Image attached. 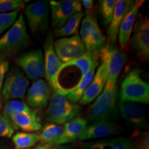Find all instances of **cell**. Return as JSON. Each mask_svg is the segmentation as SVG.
<instances>
[{
	"instance_id": "6da1fadb",
	"label": "cell",
	"mask_w": 149,
	"mask_h": 149,
	"mask_svg": "<svg viewBox=\"0 0 149 149\" xmlns=\"http://www.w3.org/2000/svg\"><path fill=\"white\" fill-rule=\"evenodd\" d=\"M117 83L107 81L103 91L89 107L88 118L91 124L99 122H113L118 117Z\"/></svg>"
},
{
	"instance_id": "7a4b0ae2",
	"label": "cell",
	"mask_w": 149,
	"mask_h": 149,
	"mask_svg": "<svg viewBox=\"0 0 149 149\" xmlns=\"http://www.w3.org/2000/svg\"><path fill=\"white\" fill-rule=\"evenodd\" d=\"M25 20L22 15L0 38V57L8 58L22 51L31 44Z\"/></svg>"
},
{
	"instance_id": "3957f363",
	"label": "cell",
	"mask_w": 149,
	"mask_h": 149,
	"mask_svg": "<svg viewBox=\"0 0 149 149\" xmlns=\"http://www.w3.org/2000/svg\"><path fill=\"white\" fill-rule=\"evenodd\" d=\"M140 74V70L134 68L124 77L120 86V102L149 103V84Z\"/></svg>"
},
{
	"instance_id": "277c9868",
	"label": "cell",
	"mask_w": 149,
	"mask_h": 149,
	"mask_svg": "<svg viewBox=\"0 0 149 149\" xmlns=\"http://www.w3.org/2000/svg\"><path fill=\"white\" fill-rule=\"evenodd\" d=\"M81 111L80 105L68 101L66 95L53 92L44 113V118L48 123L61 125L77 117Z\"/></svg>"
},
{
	"instance_id": "5b68a950",
	"label": "cell",
	"mask_w": 149,
	"mask_h": 149,
	"mask_svg": "<svg viewBox=\"0 0 149 149\" xmlns=\"http://www.w3.org/2000/svg\"><path fill=\"white\" fill-rule=\"evenodd\" d=\"M53 36L52 33H48L44 43V77L48 84L53 89V92L67 95L70 89H65L61 86L59 81L61 66L63 63L59 60L56 55L53 46Z\"/></svg>"
},
{
	"instance_id": "8992f818",
	"label": "cell",
	"mask_w": 149,
	"mask_h": 149,
	"mask_svg": "<svg viewBox=\"0 0 149 149\" xmlns=\"http://www.w3.org/2000/svg\"><path fill=\"white\" fill-rule=\"evenodd\" d=\"M29 80L19 68L12 66L6 75L3 81L1 95L6 101L13 100H24Z\"/></svg>"
},
{
	"instance_id": "52a82bcc",
	"label": "cell",
	"mask_w": 149,
	"mask_h": 149,
	"mask_svg": "<svg viewBox=\"0 0 149 149\" xmlns=\"http://www.w3.org/2000/svg\"><path fill=\"white\" fill-rule=\"evenodd\" d=\"M51 9L47 1H37L31 3L24 8L28 25L33 34L45 33L48 28Z\"/></svg>"
},
{
	"instance_id": "ba28073f",
	"label": "cell",
	"mask_w": 149,
	"mask_h": 149,
	"mask_svg": "<svg viewBox=\"0 0 149 149\" xmlns=\"http://www.w3.org/2000/svg\"><path fill=\"white\" fill-rule=\"evenodd\" d=\"M99 57L106 63L107 70V81L117 83L123 67L127 61V55L119 48L109 43L99 51Z\"/></svg>"
},
{
	"instance_id": "9c48e42d",
	"label": "cell",
	"mask_w": 149,
	"mask_h": 149,
	"mask_svg": "<svg viewBox=\"0 0 149 149\" xmlns=\"http://www.w3.org/2000/svg\"><path fill=\"white\" fill-rule=\"evenodd\" d=\"M15 63L28 79L37 80L44 77V57L42 48L19 55L15 59Z\"/></svg>"
},
{
	"instance_id": "30bf717a",
	"label": "cell",
	"mask_w": 149,
	"mask_h": 149,
	"mask_svg": "<svg viewBox=\"0 0 149 149\" xmlns=\"http://www.w3.org/2000/svg\"><path fill=\"white\" fill-rule=\"evenodd\" d=\"M53 46L56 55L63 64L78 58L86 52V48L78 35L61 37L53 42Z\"/></svg>"
},
{
	"instance_id": "8fae6325",
	"label": "cell",
	"mask_w": 149,
	"mask_h": 149,
	"mask_svg": "<svg viewBox=\"0 0 149 149\" xmlns=\"http://www.w3.org/2000/svg\"><path fill=\"white\" fill-rule=\"evenodd\" d=\"M51 12L52 26L57 29L64 26L69 19L81 11V1L76 0L48 1Z\"/></svg>"
},
{
	"instance_id": "7c38bea8",
	"label": "cell",
	"mask_w": 149,
	"mask_h": 149,
	"mask_svg": "<svg viewBox=\"0 0 149 149\" xmlns=\"http://www.w3.org/2000/svg\"><path fill=\"white\" fill-rule=\"evenodd\" d=\"M130 44L142 60L149 59V21L147 17L139 18L134 25Z\"/></svg>"
},
{
	"instance_id": "4fadbf2b",
	"label": "cell",
	"mask_w": 149,
	"mask_h": 149,
	"mask_svg": "<svg viewBox=\"0 0 149 149\" xmlns=\"http://www.w3.org/2000/svg\"><path fill=\"white\" fill-rule=\"evenodd\" d=\"M49 86L45 80H35L27 93L26 102L28 106L32 110L42 111L48 104L50 98Z\"/></svg>"
},
{
	"instance_id": "5bb4252c",
	"label": "cell",
	"mask_w": 149,
	"mask_h": 149,
	"mask_svg": "<svg viewBox=\"0 0 149 149\" xmlns=\"http://www.w3.org/2000/svg\"><path fill=\"white\" fill-rule=\"evenodd\" d=\"M118 110L121 116L130 126L135 129H146L148 128L144 110L141 106L132 102H120Z\"/></svg>"
},
{
	"instance_id": "9a60e30c",
	"label": "cell",
	"mask_w": 149,
	"mask_h": 149,
	"mask_svg": "<svg viewBox=\"0 0 149 149\" xmlns=\"http://www.w3.org/2000/svg\"><path fill=\"white\" fill-rule=\"evenodd\" d=\"M144 2L145 1H140V0L134 1L131 8L126 14V17L121 24L120 29H119L117 38H118L119 44H120V49L123 52L127 49L129 45L130 38L133 32L136 18H137L139 9Z\"/></svg>"
},
{
	"instance_id": "2e32d148",
	"label": "cell",
	"mask_w": 149,
	"mask_h": 149,
	"mask_svg": "<svg viewBox=\"0 0 149 149\" xmlns=\"http://www.w3.org/2000/svg\"><path fill=\"white\" fill-rule=\"evenodd\" d=\"M107 80V70L106 63L102 61L92 81L85 91L79 103L82 105H87L94 101L103 91Z\"/></svg>"
},
{
	"instance_id": "e0dca14e",
	"label": "cell",
	"mask_w": 149,
	"mask_h": 149,
	"mask_svg": "<svg viewBox=\"0 0 149 149\" xmlns=\"http://www.w3.org/2000/svg\"><path fill=\"white\" fill-rule=\"evenodd\" d=\"M134 1L129 0H119L116 1L115 6L114 13L109 24L107 31L108 43L114 45L117 42V35L120 26L124 17L133 5Z\"/></svg>"
},
{
	"instance_id": "ac0fdd59",
	"label": "cell",
	"mask_w": 149,
	"mask_h": 149,
	"mask_svg": "<svg viewBox=\"0 0 149 149\" xmlns=\"http://www.w3.org/2000/svg\"><path fill=\"white\" fill-rule=\"evenodd\" d=\"M120 132V127L114 122H99L87 125L78 139L84 141L102 138L117 135Z\"/></svg>"
},
{
	"instance_id": "d6986e66",
	"label": "cell",
	"mask_w": 149,
	"mask_h": 149,
	"mask_svg": "<svg viewBox=\"0 0 149 149\" xmlns=\"http://www.w3.org/2000/svg\"><path fill=\"white\" fill-rule=\"evenodd\" d=\"M88 125V122L82 117H77L65 123L59 138L51 146L66 145L78 139L79 136Z\"/></svg>"
},
{
	"instance_id": "ffe728a7",
	"label": "cell",
	"mask_w": 149,
	"mask_h": 149,
	"mask_svg": "<svg viewBox=\"0 0 149 149\" xmlns=\"http://www.w3.org/2000/svg\"><path fill=\"white\" fill-rule=\"evenodd\" d=\"M15 130L21 129L27 133L39 131L42 128L41 118L37 112L33 110L29 113H17L9 117Z\"/></svg>"
},
{
	"instance_id": "44dd1931",
	"label": "cell",
	"mask_w": 149,
	"mask_h": 149,
	"mask_svg": "<svg viewBox=\"0 0 149 149\" xmlns=\"http://www.w3.org/2000/svg\"><path fill=\"white\" fill-rule=\"evenodd\" d=\"M82 147L85 149H136L132 139L126 137L84 142Z\"/></svg>"
},
{
	"instance_id": "7402d4cb",
	"label": "cell",
	"mask_w": 149,
	"mask_h": 149,
	"mask_svg": "<svg viewBox=\"0 0 149 149\" xmlns=\"http://www.w3.org/2000/svg\"><path fill=\"white\" fill-rule=\"evenodd\" d=\"M99 59H100L99 53H93V52L86 51L84 55L80 56L78 58L62 64L61 66L60 72L66 67L75 66L81 70V79L95 64H99Z\"/></svg>"
},
{
	"instance_id": "603a6c76",
	"label": "cell",
	"mask_w": 149,
	"mask_h": 149,
	"mask_svg": "<svg viewBox=\"0 0 149 149\" xmlns=\"http://www.w3.org/2000/svg\"><path fill=\"white\" fill-rule=\"evenodd\" d=\"M97 66L98 64H95L91 68L90 70L85 74V76H84L79 80V82L76 84L75 86L72 87V88L70 89L69 93L66 95V97L68 100V101L72 104H77L78 102H79V100L82 97L85 91L86 90L88 85L90 84L91 81H92Z\"/></svg>"
},
{
	"instance_id": "cb8c5ba5",
	"label": "cell",
	"mask_w": 149,
	"mask_h": 149,
	"mask_svg": "<svg viewBox=\"0 0 149 149\" xmlns=\"http://www.w3.org/2000/svg\"><path fill=\"white\" fill-rule=\"evenodd\" d=\"M84 13L82 11L74 15L66 22L64 26L55 30V36L57 37H66L67 36L78 35L80 24L82 21Z\"/></svg>"
},
{
	"instance_id": "d4e9b609",
	"label": "cell",
	"mask_w": 149,
	"mask_h": 149,
	"mask_svg": "<svg viewBox=\"0 0 149 149\" xmlns=\"http://www.w3.org/2000/svg\"><path fill=\"white\" fill-rule=\"evenodd\" d=\"M63 130V126L58 124L48 123L42 128V132L39 134L41 144L51 146L59 138Z\"/></svg>"
},
{
	"instance_id": "484cf974",
	"label": "cell",
	"mask_w": 149,
	"mask_h": 149,
	"mask_svg": "<svg viewBox=\"0 0 149 149\" xmlns=\"http://www.w3.org/2000/svg\"><path fill=\"white\" fill-rule=\"evenodd\" d=\"M12 141L16 148L29 149L40 141V136L35 133L18 132L13 136Z\"/></svg>"
},
{
	"instance_id": "4316f807",
	"label": "cell",
	"mask_w": 149,
	"mask_h": 149,
	"mask_svg": "<svg viewBox=\"0 0 149 149\" xmlns=\"http://www.w3.org/2000/svg\"><path fill=\"white\" fill-rule=\"evenodd\" d=\"M33 110L28 104L22 100H13L7 101L2 108V114L3 116L9 119L11 115L17 113H29Z\"/></svg>"
},
{
	"instance_id": "83f0119b",
	"label": "cell",
	"mask_w": 149,
	"mask_h": 149,
	"mask_svg": "<svg viewBox=\"0 0 149 149\" xmlns=\"http://www.w3.org/2000/svg\"><path fill=\"white\" fill-rule=\"evenodd\" d=\"M115 0H102L100 1V13L102 23L104 26H109L114 13Z\"/></svg>"
},
{
	"instance_id": "f1b7e54d",
	"label": "cell",
	"mask_w": 149,
	"mask_h": 149,
	"mask_svg": "<svg viewBox=\"0 0 149 149\" xmlns=\"http://www.w3.org/2000/svg\"><path fill=\"white\" fill-rule=\"evenodd\" d=\"M24 6L21 0H0V14L18 11Z\"/></svg>"
},
{
	"instance_id": "f546056e",
	"label": "cell",
	"mask_w": 149,
	"mask_h": 149,
	"mask_svg": "<svg viewBox=\"0 0 149 149\" xmlns=\"http://www.w3.org/2000/svg\"><path fill=\"white\" fill-rule=\"evenodd\" d=\"M133 142L136 149H149L148 130L135 131L133 135Z\"/></svg>"
},
{
	"instance_id": "4dcf8cb0",
	"label": "cell",
	"mask_w": 149,
	"mask_h": 149,
	"mask_svg": "<svg viewBox=\"0 0 149 149\" xmlns=\"http://www.w3.org/2000/svg\"><path fill=\"white\" fill-rule=\"evenodd\" d=\"M18 11L0 14V35L13 25L17 19Z\"/></svg>"
},
{
	"instance_id": "1f68e13d",
	"label": "cell",
	"mask_w": 149,
	"mask_h": 149,
	"mask_svg": "<svg viewBox=\"0 0 149 149\" xmlns=\"http://www.w3.org/2000/svg\"><path fill=\"white\" fill-rule=\"evenodd\" d=\"M15 128L8 118L0 114V137L10 138L13 136Z\"/></svg>"
},
{
	"instance_id": "d6a6232c",
	"label": "cell",
	"mask_w": 149,
	"mask_h": 149,
	"mask_svg": "<svg viewBox=\"0 0 149 149\" xmlns=\"http://www.w3.org/2000/svg\"><path fill=\"white\" fill-rule=\"evenodd\" d=\"M9 61L8 58L0 57V91H1L3 81L9 70Z\"/></svg>"
},
{
	"instance_id": "836d02e7",
	"label": "cell",
	"mask_w": 149,
	"mask_h": 149,
	"mask_svg": "<svg viewBox=\"0 0 149 149\" xmlns=\"http://www.w3.org/2000/svg\"><path fill=\"white\" fill-rule=\"evenodd\" d=\"M33 149H70L68 145H57V146H49V145L39 144Z\"/></svg>"
},
{
	"instance_id": "e575fe53",
	"label": "cell",
	"mask_w": 149,
	"mask_h": 149,
	"mask_svg": "<svg viewBox=\"0 0 149 149\" xmlns=\"http://www.w3.org/2000/svg\"><path fill=\"white\" fill-rule=\"evenodd\" d=\"M81 3L84 7L86 14L93 13V10L94 9V1L92 0H83L81 1Z\"/></svg>"
},
{
	"instance_id": "d590c367",
	"label": "cell",
	"mask_w": 149,
	"mask_h": 149,
	"mask_svg": "<svg viewBox=\"0 0 149 149\" xmlns=\"http://www.w3.org/2000/svg\"><path fill=\"white\" fill-rule=\"evenodd\" d=\"M0 149H10V147L3 141L0 140Z\"/></svg>"
},
{
	"instance_id": "8d00e7d4",
	"label": "cell",
	"mask_w": 149,
	"mask_h": 149,
	"mask_svg": "<svg viewBox=\"0 0 149 149\" xmlns=\"http://www.w3.org/2000/svg\"><path fill=\"white\" fill-rule=\"evenodd\" d=\"M2 107V97L0 95V109Z\"/></svg>"
},
{
	"instance_id": "74e56055",
	"label": "cell",
	"mask_w": 149,
	"mask_h": 149,
	"mask_svg": "<svg viewBox=\"0 0 149 149\" xmlns=\"http://www.w3.org/2000/svg\"><path fill=\"white\" fill-rule=\"evenodd\" d=\"M15 149H18V148H15Z\"/></svg>"
}]
</instances>
